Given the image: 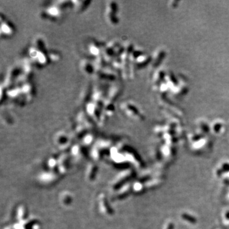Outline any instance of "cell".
I'll list each match as a JSON object with an SVG mask.
<instances>
[{"label":"cell","mask_w":229,"mask_h":229,"mask_svg":"<svg viewBox=\"0 0 229 229\" xmlns=\"http://www.w3.org/2000/svg\"><path fill=\"white\" fill-rule=\"evenodd\" d=\"M106 92L99 87L94 89L90 98L86 102L85 104V114L93 120L98 123H103L106 119L104 114V101H105Z\"/></svg>","instance_id":"6da1fadb"},{"label":"cell","mask_w":229,"mask_h":229,"mask_svg":"<svg viewBox=\"0 0 229 229\" xmlns=\"http://www.w3.org/2000/svg\"><path fill=\"white\" fill-rule=\"evenodd\" d=\"M73 10L72 1H55L45 5L40 10V17L50 23H57L64 17L66 12Z\"/></svg>","instance_id":"7a4b0ae2"},{"label":"cell","mask_w":229,"mask_h":229,"mask_svg":"<svg viewBox=\"0 0 229 229\" xmlns=\"http://www.w3.org/2000/svg\"><path fill=\"white\" fill-rule=\"evenodd\" d=\"M49 52L45 40L41 37H37L33 40L32 45L27 51L28 59L31 63L38 68H43L50 62Z\"/></svg>","instance_id":"3957f363"},{"label":"cell","mask_w":229,"mask_h":229,"mask_svg":"<svg viewBox=\"0 0 229 229\" xmlns=\"http://www.w3.org/2000/svg\"><path fill=\"white\" fill-rule=\"evenodd\" d=\"M120 90L119 85L115 84L106 91L104 108V114L106 117H110L114 114L115 110V102L117 100Z\"/></svg>","instance_id":"277c9868"},{"label":"cell","mask_w":229,"mask_h":229,"mask_svg":"<svg viewBox=\"0 0 229 229\" xmlns=\"http://www.w3.org/2000/svg\"><path fill=\"white\" fill-rule=\"evenodd\" d=\"M104 17L108 24L111 26H117L120 22L119 7L115 1L106 2L104 10Z\"/></svg>","instance_id":"5b68a950"},{"label":"cell","mask_w":229,"mask_h":229,"mask_svg":"<svg viewBox=\"0 0 229 229\" xmlns=\"http://www.w3.org/2000/svg\"><path fill=\"white\" fill-rule=\"evenodd\" d=\"M119 109L122 114L126 115L127 117L134 118V119L143 117V115L141 114L138 108H137L136 106L131 101H123L120 104Z\"/></svg>","instance_id":"8992f818"},{"label":"cell","mask_w":229,"mask_h":229,"mask_svg":"<svg viewBox=\"0 0 229 229\" xmlns=\"http://www.w3.org/2000/svg\"><path fill=\"white\" fill-rule=\"evenodd\" d=\"M1 38H10L15 35L16 29L12 22L6 16L1 13Z\"/></svg>","instance_id":"52a82bcc"},{"label":"cell","mask_w":229,"mask_h":229,"mask_svg":"<svg viewBox=\"0 0 229 229\" xmlns=\"http://www.w3.org/2000/svg\"><path fill=\"white\" fill-rule=\"evenodd\" d=\"M105 45L98 41L92 40L87 44L86 50L90 56L94 58V60L103 59Z\"/></svg>","instance_id":"ba28073f"},{"label":"cell","mask_w":229,"mask_h":229,"mask_svg":"<svg viewBox=\"0 0 229 229\" xmlns=\"http://www.w3.org/2000/svg\"><path fill=\"white\" fill-rule=\"evenodd\" d=\"M81 71L87 76L96 75L97 73V66L95 61L89 59H83L80 63Z\"/></svg>","instance_id":"9c48e42d"},{"label":"cell","mask_w":229,"mask_h":229,"mask_svg":"<svg viewBox=\"0 0 229 229\" xmlns=\"http://www.w3.org/2000/svg\"><path fill=\"white\" fill-rule=\"evenodd\" d=\"M91 3V1H72L73 10L77 13H82L89 7Z\"/></svg>","instance_id":"30bf717a"}]
</instances>
